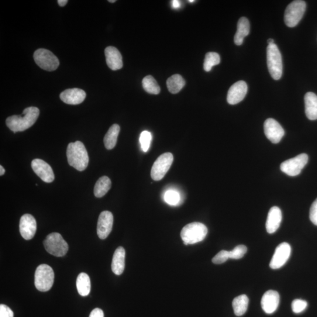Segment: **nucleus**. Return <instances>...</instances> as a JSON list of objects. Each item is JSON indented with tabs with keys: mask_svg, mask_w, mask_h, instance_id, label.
<instances>
[{
	"mask_svg": "<svg viewBox=\"0 0 317 317\" xmlns=\"http://www.w3.org/2000/svg\"><path fill=\"white\" fill-rule=\"evenodd\" d=\"M106 64L113 71L119 70L123 67L121 54L117 48L108 47L105 50Z\"/></svg>",
	"mask_w": 317,
	"mask_h": 317,
	"instance_id": "obj_19",
	"label": "nucleus"
},
{
	"mask_svg": "<svg viewBox=\"0 0 317 317\" xmlns=\"http://www.w3.org/2000/svg\"><path fill=\"white\" fill-rule=\"evenodd\" d=\"M0 317H14V313L8 306L0 305Z\"/></svg>",
	"mask_w": 317,
	"mask_h": 317,
	"instance_id": "obj_37",
	"label": "nucleus"
},
{
	"mask_svg": "<svg viewBox=\"0 0 317 317\" xmlns=\"http://www.w3.org/2000/svg\"><path fill=\"white\" fill-rule=\"evenodd\" d=\"M5 170L2 166H0V175L3 176L5 174Z\"/></svg>",
	"mask_w": 317,
	"mask_h": 317,
	"instance_id": "obj_41",
	"label": "nucleus"
},
{
	"mask_svg": "<svg viewBox=\"0 0 317 317\" xmlns=\"http://www.w3.org/2000/svg\"><path fill=\"white\" fill-rule=\"evenodd\" d=\"M165 201L171 206H177L181 201V196L177 191H168L164 196Z\"/></svg>",
	"mask_w": 317,
	"mask_h": 317,
	"instance_id": "obj_31",
	"label": "nucleus"
},
{
	"mask_svg": "<svg viewBox=\"0 0 317 317\" xmlns=\"http://www.w3.org/2000/svg\"><path fill=\"white\" fill-rule=\"evenodd\" d=\"M111 181L108 177L104 176L100 178L94 187V195L96 197L102 198L107 194L111 188Z\"/></svg>",
	"mask_w": 317,
	"mask_h": 317,
	"instance_id": "obj_27",
	"label": "nucleus"
},
{
	"mask_svg": "<svg viewBox=\"0 0 317 317\" xmlns=\"http://www.w3.org/2000/svg\"><path fill=\"white\" fill-rule=\"evenodd\" d=\"M250 33V23L246 17H242L238 22L237 32L234 36V41L237 46H241L244 38Z\"/></svg>",
	"mask_w": 317,
	"mask_h": 317,
	"instance_id": "obj_23",
	"label": "nucleus"
},
{
	"mask_svg": "<svg viewBox=\"0 0 317 317\" xmlns=\"http://www.w3.org/2000/svg\"><path fill=\"white\" fill-rule=\"evenodd\" d=\"M91 280L89 275L85 273L79 274L77 279V288L81 296H87L91 291Z\"/></svg>",
	"mask_w": 317,
	"mask_h": 317,
	"instance_id": "obj_26",
	"label": "nucleus"
},
{
	"mask_svg": "<svg viewBox=\"0 0 317 317\" xmlns=\"http://www.w3.org/2000/svg\"><path fill=\"white\" fill-rule=\"evenodd\" d=\"M306 10V3L302 0L292 2L285 10L284 22L288 27L297 25L304 16Z\"/></svg>",
	"mask_w": 317,
	"mask_h": 317,
	"instance_id": "obj_7",
	"label": "nucleus"
},
{
	"mask_svg": "<svg viewBox=\"0 0 317 317\" xmlns=\"http://www.w3.org/2000/svg\"><path fill=\"white\" fill-rule=\"evenodd\" d=\"M229 251L222 250L213 258L212 262L213 263L216 264H223L225 263V262L227 260L229 259Z\"/></svg>",
	"mask_w": 317,
	"mask_h": 317,
	"instance_id": "obj_35",
	"label": "nucleus"
},
{
	"mask_svg": "<svg viewBox=\"0 0 317 317\" xmlns=\"http://www.w3.org/2000/svg\"><path fill=\"white\" fill-rule=\"evenodd\" d=\"M119 132L120 126L118 124H113V125L110 127L107 133H106L104 139H103V142H104L105 146L106 149L111 150L115 147Z\"/></svg>",
	"mask_w": 317,
	"mask_h": 317,
	"instance_id": "obj_24",
	"label": "nucleus"
},
{
	"mask_svg": "<svg viewBox=\"0 0 317 317\" xmlns=\"http://www.w3.org/2000/svg\"><path fill=\"white\" fill-rule=\"evenodd\" d=\"M247 248L244 245H239L229 251L230 258L238 260L242 258L247 253Z\"/></svg>",
	"mask_w": 317,
	"mask_h": 317,
	"instance_id": "obj_33",
	"label": "nucleus"
},
{
	"mask_svg": "<svg viewBox=\"0 0 317 317\" xmlns=\"http://www.w3.org/2000/svg\"><path fill=\"white\" fill-rule=\"evenodd\" d=\"M309 219L313 225L317 226V199L313 202L310 208Z\"/></svg>",
	"mask_w": 317,
	"mask_h": 317,
	"instance_id": "obj_36",
	"label": "nucleus"
},
{
	"mask_svg": "<svg viewBox=\"0 0 317 317\" xmlns=\"http://www.w3.org/2000/svg\"><path fill=\"white\" fill-rule=\"evenodd\" d=\"M267 62L271 77L275 80L280 79L282 74V57L277 45H268L267 48Z\"/></svg>",
	"mask_w": 317,
	"mask_h": 317,
	"instance_id": "obj_4",
	"label": "nucleus"
},
{
	"mask_svg": "<svg viewBox=\"0 0 317 317\" xmlns=\"http://www.w3.org/2000/svg\"><path fill=\"white\" fill-rule=\"evenodd\" d=\"M247 85L245 82L240 81L234 84L227 93V101L230 105H236L242 101L247 94Z\"/></svg>",
	"mask_w": 317,
	"mask_h": 317,
	"instance_id": "obj_13",
	"label": "nucleus"
},
{
	"mask_svg": "<svg viewBox=\"0 0 317 317\" xmlns=\"http://www.w3.org/2000/svg\"><path fill=\"white\" fill-rule=\"evenodd\" d=\"M208 232V228L204 224L194 222L188 224L182 229L181 236L185 245H188L202 242Z\"/></svg>",
	"mask_w": 317,
	"mask_h": 317,
	"instance_id": "obj_3",
	"label": "nucleus"
},
{
	"mask_svg": "<svg viewBox=\"0 0 317 317\" xmlns=\"http://www.w3.org/2000/svg\"><path fill=\"white\" fill-rule=\"evenodd\" d=\"M109 3H115L116 2V0H109V1H108Z\"/></svg>",
	"mask_w": 317,
	"mask_h": 317,
	"instance_id": "obj_43",
	"label": "nucleus"
},
{
	"mask_svg": "<svg viewBox=\"0 0 317 317\" xmlns=\"http://www.w3.org/2000/svg\"><path fill=\"white\" fill-rule=\"evenodd\" d=\"M265 135L272 143H278L280 142L284 135V130L280 124L274 119H267L264 124Z\"/></svg>",
	"mask_w": 317,
	"mask_h": 317,
	"instance_id": "obj_12",
	"label": "nucleus"
},
{
	"mask_svg": "<svg viewBox=\"0 0 317 317\" xmlns=\"http://www.w3.org/2000/svg\"><path fill=\"white\" fill-rule=\"evenodd\" d=\"M267 42L268 45H272L274 44V41L273 39H268Z\"/></svg>",
	"mask_w": 317,
	"mask_h": 317,
	"instance_id": "obj_42",
	"label": "nucleus"
},
{
	"mask_svg": "<svg viewBox=\"0 0 317 317\" xmlns=\"http://www.w3.org/2000/svg\"><path fill=\"white\" fill-rule=\"evenodd\" d=\"M67 156L69 165L78 171H84L87 168L89 163L87 150L80 141L68 144Z\"/></svg>",
	"mask_w": 317,
	"mask_h": 317,
	"instance_id": "obj_2",
	"label": "nucleus"
},
{
	"mask_svg": "<svg viewBox=\"0 0 317 317\" xmlns=\"http://www.w3.org/2000/svg\"><path fill=\"white\" fill-rule=\"evenodd\" d=\"M172 5L173 8L175 9L180 8L181 6L180 2L177 1V0H174V1H172Z\"/></svg>",
	"mask_w": 317,
	"mask_h": 317,
	"instance_id": "obj_39",
	"label": "nucleus"
},
{
	"mask_svg": "<svg viewBox=\"0 0 317 317\" xmlns=\"http://www.w3.org/2000/svg\"><path fill=\"white\" fill-rule=\"evenodd\" d=\"M282 221V212L277 206L271 208L268 212L266 227L269 234L274 233L280 227Z\"/></svg>",
	"mask_w": 317,
	"mask_h": 317,
	"instance_id": "obj_20",
	"label": "nucleus"
},
{
	"mask_svg": "<svg viewBox=\"0 0 317 317\" xmlns=\"http://www.w3.org/2000/svg\"><path fill=\"white\" fill-rule=\"evenodd\" d=\"M167 84L169 91L172 94H175L182 90L186 84V82L181 75L175 74L168 78Z\"/></svg>",
	"mask_w": 317,
	"mask_h": 317,
	"instance_id": "obj_28",
	"label": "nucleus"
},
{
	"mask_svg": "<svg viewBox=\"0 0 317 317\" xmlns=\"http://www.w3.org/2000/svg\"><path fill=\"white\" fill-rule=\"evenodd\" d=\"M37 222L35 218L30 214L24 215L20 219V232L24 239L29 240L35 236Z\"/></svg>",
	"mask_w": 317,
	"mask_h": 317,
	"instance_id": "obj_16",
	"label": "nucleus"
},
{
	"mask_svg": "<svg viewBox=\"0 0 317 317\" xmlns=\"http://www.w3.org/2000/svg\"><path fill=\"white\" fill-rule=\"evenodd\" d=\"M280 303V295L274 290L265 292L261 298V305L263 311L267 314H271L276 311Z\"/></svg>",
	"mask_w": 317,
	"mask_h": 317,
	"instance_id": "obj_17",
	"label": "nucleus"
},
{
	"mask_svg": "<svg viewBox=\"0 0 317 317\" xmlns=\"http://www.w3.org/2000/svg\"><path fill=\"white\" fill-rule=\"evenodd\" d=\"M308 303L300 299H296L292 301L291 308L292 311L295 313H301L307 307Z\"/></svg>",
	"mask_w": 317,
	"mask_h": 317,
	"instance_id": "obj_34",
	"label": "nucleus"
},
{
	"mask_svg": "<svg viewBox=\"0 0 317 317\" xmlns=\"http://www.w3.org/2000/svg\"><path fill=\"white\" fill-rule=\"evenodd\" d=\"M85 98V92L79 88L68 89L60 94L62 101L69 105L80 104Z\"/></svg>",
	"mask_w": 317,
	"mask_h": 317,
	"instance_id": "obj_18",
	"label": "nucleus"
},
{
	"mask_svg": "<svg viewBox=\"0 0 317 317\" xmlns=\"http://www.w3.org/2000/svg\"><path fill=\"white\" fill-rule=\"evenodd\" d=\"M195 1H194V0H190V1H189V2L190 3H192V2H194Z\"/></svg>",
	"mask_w": 317,
	"mask_h": 317,
	"instance_id": "obj_44",
	"label": "nucleus"
},
{
	"mask_svg": "<svg viewBox=\"0 0 317 317\" xmlns=\"http://www.w3.org/2000/svg\"><path fill=\"white\" fill-rule=\"evenodd\" d=\"M32 167L34 172L44 182L51 183L54 181L53 169L46 162L40 158H36L32 161Z\"/></svg>",
	"mask_w": 317,
	"mask_h": 317,
	"instance_id": "obj_15",
	"label": "nucleus"
},
{
	"mask_svg": "<svg viewBox=\"0 0 317 317\" xmlns=\"http://www.w3.org/2000/svg\"><path fill=\"white\" fill-rule=\"evenodd\" d=\"M304 102L306 117L311 120L317 119V95L311 92L306 93Z\"/></svg>",
	"mask_w": 317,
	"mask_h": 317,
	"instance_id": "obj_22",
	"label": "nucleus"
},
{
	"mask_svg": "<svg viewBox=\"0 0 317 317\" xmlns=\"http://www.w3.org/2000/svg\"><path fill=\"white\" fill-rule=\"evenodd\" d=\"M151 140V135L149 131L144 130L141 133L139 137V142L141 148L144 152H146L149 150Z\"/></svg>",
	"mask_w": 317,
	"mask_h": 317,
	"instance_id": "obj_32",
	"label": "nucleus"
},
{
	"mask_svg": "<svg viewBox=\"0 0 317 317\" xmlns=\"http://www.w3.org/2000/svg\"><path fill=\"white\" fill-rule=\"evenodd\" d=\"M125 266V250L122 247L117 248L113 254L112 270L116 275H121Z\"/></svg>",
	"mask_w": 317,
	"mask_h": 317,
	"instance_id": "obj_21",
	"label": "nucleus"
},
{
	"mask_svg": "<svg viewBox=\"0 0 317 317\" xmlns=\"http://www.w3.org/2000/svg\"><path fill=\"white\" fill-rule=\"evenodd\" d=\"M89 317H104V313L101 309L95 308L92 310Z\"/></svg>",
	"mask_w": 317,
	"mask_h": 317,
	"instance_id": "obj_38",
	"label": "nucleus"
},
{
	"mask_svg": "<svg viewBox=\"0 0 317 317\" xmlns=\"http://www.w3.org/2000/svg\"><path fill=\"white\" fill-rule=\"evenodd\" d=\"M291 248L287 243H282L276 247L270 263L272 269H278L284 266L290 257Z\"/></svg>",
	"mask_w": 317,
	"mask_h": 317,
	"instance_id": "obj_11",
	"label": "nucleus"
},
{
	"mask_svg": "<svg viewBox=\"0 0 317 317\" xmlns=\"http://www.w3.org/2000/svg\"><path fill=\"white\" fill-rule=\"evenodd\" d=\"M174 162V156L168 152L161 154L154 162L151 170V177L154 181L163 179L171 168Z\"/></svg>",
	"mask_w": 317,
	"mask_h": 317,
	"instance_id": "obj_8",
	"label": "nucleus"
},
{
	"mask_svg": "<svg viewBox=\"0 0 317 317\" xmlns=\"http://www.w3.org/2000/svg\"><path fill=\"white\" fill-rule=\"evenodd\" d=\"M113 223L112 213L103 211L100 214L97 225L98 236L101 239H105L111 233Z\"/></svg>",
	"mask_w": 317,
	"mask_h": 317,
	"instance_id": "obj_14",
	"label": "nucleus"
},
{
	"mask_svg": "<svg viewBox=\"0 0 317 317\" xmlns=\"http://www.w3.org/2000/svg\"><path fill=\"white\" fill-rule=\"evenodd\" d=\"M34 59L41 68L48 71L56 70L60 65L58 58L50 51L43 48L34 53Z\"/></svg>",
	"mask_w": 317,
	"mask_h": 317,
	"instance_id": "obj_9",
	"label": "nucleus"
},
{
	"mask_svg": "<svg viewBox=\"0 0 317 317\" xmlns=\"http://www.w3.org/2000/svg\"><path fill=\"white\" fill-rule=\"evenodd\" d=\"M44 246L48 253L56 257H63L68 251L66 241L58 233L48 234L44 240Z\"/></svg>",
	"mask_w": 317,
	"mask_h": 317,
	"instance_id": "obj_5",
	"label": "nucleus"
},
{
	"mask_svg": "<svg viewBox=\"0 0 317 317\" xmlns=\"http://www.w3.org/2000/svg\"><path fill=\"white\" fill-rule=\"evenodd\" d=\"M249 299L246 295H240L233 299L232 302L234 312L237 316H242L247 311Z\"/></svg>",
	"mask_w": 317,
	"mask_h": 317,
	"instance_id": "obj_25",
	"label": "nucleus"
},
{
	"mask_svg": "<svg viewBox=\"0 0 317 317\" xmlns=\"http://www.w3.org/2000/svg\"><path fill=\"white\" fill-rule=\"evenodd\" d=\"M143 88L150 94L157 95L161 92V88L157 82L151 75H147L142 80Z\"/></svg>",
	"mask_w": 317,
	"mask_h": 317,
	"instance_id": "obj_29",
	"label": "nucleus"
},
{
	"mask_svg": "<svg viewBox=\"0 0 317 317\" xmlns=\"http://www.w3.org/2000/svg\"><path fill=\"white\" fill-rule=\"evenodd\" d=\"M40 110L36 107L27 108L22 115H13L6 119L7 126L13 132H23L32 127L37 121Z\"/></svg>",
	"mask_w": 317,
	"mask_h": 317,
	"instance_id": "obj_1",
	"label": "nucleus"
},
{
	"mask_svg": "<svg viewBox=\"0 0 317 317\" xmlns=\"http://www.w3.org/2000/svg\"><path fill=\"white\" fill-rule=\"evenodd\" d=\"M220 63V57L219 55L213 52H210L207 53L205 57L203 68L206 72H210L212 70L213 67L219 64Z\"/></svg>",
	"mask_w": 317,
	"mask_h": 317,
	"instance_id": "obj_30",
	"label": "nucleus"
},
{
	"mask_svg": "<svg viewBox=\"0 0 317 317\" xmlns=\"http://www.w3.org/2000/svg\"><path fill=\"white\" fill-rule=\"evenodd\" d=\"M308 161L307 154H298L297 156L283 162L280 165L281 171L289 177H296L301 173L302 169L307 164Z\"/></svg>",
	"mask_w": 317,
	"mask_h": 317,
	"instance_id": "obj_10",
	"label": "nucleus"
},
{
	"mask_svg": "<svg viewBox=\"0 0 317 317\" xmlns=\"http://www.w3.org/2000/svg\"><path fill=\"white\" fill-rule=\"evenodd\" d=\"M67 0H58V3L61 7H64L67 4Z\"/></svg>",
	"mask_w": 317,
	"mask_h": 317,
	"instance_id": "obj_40",
	"label": "nucleus"
},
{
	"mask_svg": "<svg viewBox=\"0 0 317 317\" xmlns=\"http://www.w3.org/2000/svg\"><path fill=\"white\" fill-rule=\"evenodd\" d=\"M54 281V272L47 264H41L37 268L35 273L36 287L40 291H49Z\"/></svg>",
	"mask_w": 317,
	"mask_h": 317,
	"instance_id": "obj_6",
	"label": "nucleus"
}]
</instances>
